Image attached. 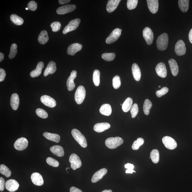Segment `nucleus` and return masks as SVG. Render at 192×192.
<instances>
[{
  "label": "nucleus",
  "instance_id": "f257e3e1",
  "mask_svg": "<svg viewBox=\"0 0 192 192\" xmlns=\"http://www.w3.org/2000/svg\"><path fill=\"white\" fill-rule=\"evenodd\" d=\"M168 44V36L167 33H163L158 37L156 46L158 49L163 51L167 49Z\"/></svg>",
  "mask_w": 192,
  "mask_h": 192
},
{
  "label": "nucleus",
  "instance_id": "f03ea898",
  "mask_svg": "<svg viewBox=\"0 0 192 192\" xmlns=\"http://www.w3.org/2000/svg\"><path fill=\"white\" fill-rule=\"evenodd\" d=\"M72 134L75 140L79 143L83 148H86L87 146V140L85 136L79 130L76 129L72 130Z\"/></svg>",
  "mask_w": 192,
  "mask_h": 192
},
{
  "label": "nucleus",
  "instance_id": "7ed1b4c3",
  "mask_svg": "<svg viewBox=\"0 0 192 192\" xmlns=\"http://www.w3.org/2000/svg\"><path fill=\"white\" fill-rule=\"evenodd\" d=\"M124 142L123 139L120 137H110L106 140L105 144L108 148L111 149L116 148Z\"/></svg>",
  "mask_w": 192,
  "mask_h": 192
},
{
  "label": "nucleus",
  "instance_id": "20e7f679",
  "mask_svg": "<svg viewBox=\"0 0 192 192\" xmlns=\"http://www.w3.org/2000/svg\"><path fill=\"white\" fill-rule=\"evenodd\" d=\"M86 96V91L85 87L83 86H79L77 89L75 94V100L78 104L82 103Z\"/></svg>",
  "mask_w": 192,
  "mask_h": 192
},
{
  "label": "nucleus",
  "instance_id": "39448f33",
  "mask_svg": "<svg viewBox=\"0 0 192 192\" xmlns=\"http://www.w3.org/2000/svg\"><path fill=\"white\" fill-rule=\"evenodd\" d=\"M81 20L77 18L70 21L67 25L65 27L63 31V33L64 34L75 30L79 26Z\"/></svg>",
  "mask_w": 192,
  "mask_h": 192
},
{
  "label": "nucleus",
  "instance_id": "423d86ee",
  "mask_svg": "<svg viewBox=\"0 0 192 192\" xmlns=\"http://www.w3.org/2000/svg\"><path fill=\"white\" fill-rule=\"evenodd\" d=\"M69 161L70 166L72 169L76 170L82 166V163L81 159L77 155L73 153L70 156Z\"/></svg>",
  "mask_w": 192,
  "mask_h": 192
},
{
  "label": "nucleus",
  "instance_id": "0eeeda50",
  "mask_svg": "<svg viewBox=\"0 0 192 192\" xmlns=\"http://www.w3.org/2000/svg\"><path fill=\"white\" fill-rule=\"evenodd\" d=\"M122 31V30L118 28L114 29L106 39V43L107 44H110L115 42L118 40L121 36Z\"/></svg>",
  "mask_w": 192,
  "mask_h": 192
},
{
  "label": "nucleus",
  "instance_id": "6e6552de",
  "mask_svg": "<svg viewBox=\"0 0 192 192\" xmlns=\"http://www.w3.org/2000/svg\"><path fill=\"white\" fill-rule=\"evenodd\" d=\"M162 142L166 148L170 150H174L177 146L176 141L172 137L168 136L164 137L162 139Z\"/></svg>",
  "mask_w": 192,
  "mask_h": 192
},
{
  "label": "nucleus",
  "instance_id": "1a4fd4ad",
  "mask_svg": "<svg viewBox=\"0 0 192 192\" xmlns=\"http://www.w3.org/2000/svg\"><path fill=\"white\" fill-rule=\"evenodd\" d=\"M28 145V141L24 137H21L17 139L14 146L15 148L18 150L21 151L27 148Z\"/></svg>",
  "mask_w": 192,
  "mask_h": 192
},
{
  "label": "nucleus",
  "instance_id": "9d476101",
  "mask_svg": "<svg viewBox=\"0 0 192 192\" xmlns=\"http://www.w3.org/2000/svg\"><path fill=\"white\" fill-rule=\"evenodd\" d=\"M143 38L148 45H150L153 42L154 35L152 30L149 27H146L143 31Z\"/></svg>",
  "mask_w": 192,
  "mask_h": 192
},
{
  "label": "nucleus",
  "instance_id": "9b49d317",
  "mask_svg": "<svg viewBox=\"0 0 192 192\" xmlns=\"http://www.w3.org/2000/svg\"><path fill=\"white\" fill-rule=\"evenodd\" d=\"M175 51L177 55L180 56L185 55L186 53L185 44L183 41L179 40L176 42L175 47Z\"/></svg>",
  "mask_w": 192,
  "mask_h": 192
},
{
  "label": "nucleus",
  "instance_id": "f8f14e48",
  "mask_svg": "<svg viewBox=\"0 0 192 192\" xmlns=\"http://www.w3.org/2000/svg\"><path fill=\"white\" fill-rule=\"evenodd\" d=\"M41 102L47 107L53 108L56 105V102L53 98L47 95H44L41 97Z\"/></svg>",
  "mask_w": 192,
  "mask_h": 192
},
{
  "label": "nucleus",
  "instance_id": "ddd939ff",
  "mask_svg": "<svg viewBox=\"0 0 192 192\" xmlns=\"http://www.w3.org/2000/svg\"><path fill=\"white\" fill-rule=\"evenodd\" d=\"M76 8V5L73 4L65 5L58 8L56 12L59 15L65 14L73 12L75 10Z\"/></svg>",
  "mask_w": 192,
  "mask_h": 192
},
{
  "label": "nucleus",
  "instance_id": "4468645a",
  "mask_svg": "<svg viewBox=\"0 0 192 192\" xmlns=\"http://www.w3.org/2000/svg\"><path fill=\"white\" fill-rule=\"evenodd\" d=\"M77 72L76 70H73L67 81V86L68 91L73 90L76 85L74 80L77 77Z\"/></svg>",
  "mask_w": 192,
  "mask_h": 192
},
{
  "label": "nucleus",
  "instance_id": "2eb2a0df",
  "mask_svg": "<svg viewBox=\"0 0 192 192\" xmlns=\"http://www.w3.org/2000/svg\"><path fill=\"white\" fill-rule=\"evenodd\" d=\"M156 71L158 75L162 78H165L167 76V70L165 63L160 62L156 65Z\"/></svg>",
  "mask_w": 192,
  "mask_h": 192
},
{
  "label": "nucleus",
  "instance_id": "dca6fc26",
  "mask_svg": "<svg viewBox=\"0 0 192 192\" xmlns=\"http://www.w3.org/2000/svg\"><path fill=\"white\" fill-rule=\"evenodd\" d=\"M19 186V184L15 180H9L5 182V188L8 191L11 192L16 191Z\"/></svg>",
  "mask_w": 192,
  "mask_h": 192
},
{
  "label": "nucleus",
  "instance_id": "f3484780",
  "mask_svg": "<svg viewBox=\"0 0 192 192\" xmlns=\"http://www.w3.org/2000/svg\"><path fill=\"white\" fill-rule=\"evenodd\" d=\"M107 169L103 168L99 170L94 173L92 177V182L93 183H95L101 179L103 177L107 174Z\"/></svg>",
  "mask_w": 192,
  "mask_h": 192
},
{
  "label": "nucleus",
  "instance_id": "a211bd4d",
  "mask_svg": "<svg viewBox=\"0 0 192 192\" xmlns=\"http://www.w3.org/2000/svg\"><path fill=\"white\" fill-rule=\"evenodd\" d=\"M31 180L33 183L37 186H42L44 183L43 177L40 173H34L32 174Z\"/></svg>",
  "mask_w": 192,
  "mask_h": 192
},
{
  "label": "nucleus",
  "instance_id": "6ab92c4d",
  "mask_svg": "<svg viewBox=\"0 0 192 192\" xmlns=\"http://www.w3.org/2000/svg\"><path fill=\"white\" fill-rule=\"evenodd\" d=\"M82 46L78 43H74L71 44L68 47L67 53L69 55L74 56L76 53L82 50Z\"/></svg>",
  "mask_w": 192,
  "mask_h": 192
},
{
  "label": "nucleus",
  "instance_id": "aec40b11",
  "mask_svg": "<svg viewBox=\"0 0 192 192\" xmlns=\"http://www.w3.org/2000/svg\"><path fill=\"white\" fill-rule=\"evenodd\" d=\"M147 5L149 10L153 14H155L158 12L159 8V3L158 0H147Z\"/></svg>",
  "mask_w": 192,
  "mask_h": 192
},
{
  "label": "nucleus",
  "instance_id": "412c9836",
  "mask_svg": "<svg viewBox=\"0 0 192 192\" xmlns=\"http://www.w3.org/2000/svg\"><path fill=\"white\" fill-rule=\"evenodd\" d=\"M110 127V125L107 122L99 123L95 125L93 129L95 131L100 133L109 129Z\"/></svg>",
  "mask_w": 192,
  "mask_h": 192
},
{
  "label": "nucleus",
  "instance_id": "4be33fe9",
  "mask_svg": "<svg viewBox=\"0 0 192 192\" xmlns=\"http://www.w3.org/2000/svg\"><path fill=\"white\" fill-rule=\"evenodd\" d=\"M56 70V63L53 61H50L44 70V76L46 77L50 74H53L55 73Z\"/></svg>",
  "mask_w": 192,
  "mask_h": 192
},
{
  "label": "nucleus",
  "instance_id": "5701e85b",
  "mask_svg": "<svg viewBox=\"0 0 192 192\" xmlns=\"http://www.w3.org/2000/svg\"><path fill=\"white\" fill-rule=\"evenodd\" d=\"M120 1V0H109L107 6V12L109 13L113 12L118 7Z\"/></svg>",
  "mask_w": 192,
  "mask_h": 192
},
{
  "label": "nucleus",
  "instance_id": "b1692460",
  "mask_svg": "<svg viewBox=\"0 0 192 192\" xmlns=\"http://www.w3.org/2000/svg\"><path fill=\"white\" fill-rule=\"evenodd\" d=\"M132 70L134 79L136 81H139L141 78V73L140 69L136 63H133L132 64Z\"/></svg>",
  "mask_w": 192,
  "mask_h": 192
},
{
  "label": "nucleus",
  "instance_id": "393cba45",
  "mask_svg": "<svg viewBox=\"0 0 192 192\" xmlns=\"http://www.w3.org/2000/svg\"><path fill=\"white\" fill-rule=\"evenodd\" d=\"M50 150L52 153L59 157H62L64 154V149L62 147L59 145L51 147Z\"/></svg>",
  "mask_w": 192,
  "mask_h": 192
},
{
  "label": "nucleus",
  "instance_id": "a878e982",
  "mask_svg": "<svg viewBox=\"0 0 192 192\" xmlns=\"http://www.w3.org/2000/svg\"><path fill=\"white\" fill-rule=\"evenodd\" d=\"M19 104V98L18 95L14 93L12 95L10 99V105L13 110H17Z\"/></svg>",
  "mask_w": 192,
  "mask_h": 192
},
{
  "label": "nucleus",
  "instance_id": "bb28decb",
  "mask_svg": "<svg viewBox=\"0 0 192 192\" xmlns=\"http://www.w3.org/2000/svg\"><path fill=\"white\" fill-rule=\"evenodd\" d=\"M168 63L173 75L176 76L178 73L179 69L176 61L174 59H171L169 60Z\"/></svg>",
  "mask_w": 192,
  "mask_h": 192
},
{
  "label": "nucleus",
  "instance_id": "cd10ccee",
  "mask_svg": "<svg viewBox=\"0 0 192 192\" xmlns=\"http://www.w3.org/2000/svg\"><path fill=\"white\" fill-rule=\"evenodd\" d=\"M44 67V63L42 62H39L37 65L36 68L31 72L30 75L31 77L33 78L38 77L42 73V70Z\"/></svg>",
  "mask_w": 192,
  "mask_h": 192
},
{
  "label": "nucleus",
  "instance_id": "c85d7f7f",
  "mask_svg": "<svg viewBox=\"0 0 192 192\" xmlns=\"http://www.w3.org/2000/svg\"><path fill=\"white\" fill-rule=\"evenodd\" d=\"M43 136L46 139L54 142L59 143L60 141L61 138L58 134L45 132L43 133Z\"/></svg>",
  "mask_w": 192,
  "mask_h": 192
},
{
  "label": "nucleus",
  "instance_id": "c756f323",
  "mask_svg": "<svg viewBox=\"0 0 192 192\" xmlns=\"http://www.w3.org/2000/svg\"><path fill=\"white\" fill-rule=\"evenodd\" d=\"M100 112L102 114L109 116L111 114V107L109 104H104L100 107Z\"/></svg>",
  "mask_w": 192,
  "mask_h": 192
},
{
  "label": "nucleus",
  "instance_id": "7c9ffc66",
  "mask_svg": "<svg viewBox=\"0 0 192 192\" xmlns=\"http://www.w3.org/2000/svg\"><path fill=\"white\" fill-rule=\"evenodd\" d=\"M49 40V37L48 35L47 31L46 30H42L39 34L38 40L41 44H45Z\"/></svg>",
  "mask_w": 192,
  "mask_h": 192
},
{
  "label": "nucleus",
  "instance_id": "2f4dec72",
  "mask_svg": "<svg viewBox=\"0 0 192 192\" xmlns=\"http://www.w3.org/2000/svg\"><path fill=\"white\" fill-rule=\"evenodd\" d=\"M133 100L131 98H128L125 101L122 105V109L124 112L129 111L132 107Z\"/></svg>",
  "mask_w": 192,
  "mask_h": 192
},
{
  "label": "nucleus",
  "instance_id": "473e14b6",
  "mask_svg": "<svg viewBox=\"0 0 192 192\" xmlns=\"http://www.w3.org/2000/svg\"><path fill=\"white\" fill-rule=\"evenodd\" d=\"M189 0H179L178 1L179 6L183 12H187L189 8Z\"/></svg>",
  "mask_w": 192,
  "mask_h": 192
},
{
  "label": "nucleus",
  "instance_id": "72a5a7b5",
  "mask_svg": "<svg viewBox=\"0 0 192 192\" xmlns=\"http://www.w3.org/2000/svg\"><path fill=\"white\" fill-rule=\"evenodd\" d=\"M150 157L153 163L156 164L159 161V153L157 150H153L150 152Z\"/></svg>",
  "mask_w": 192,
  "mask_h": 192
},
{
  "label": "nucleus",
  "instance_id": "f704fd0d",
  "mask_svg": "<svg viewBox=\"0 0 192 192\" xmlns=\"http://www.w3.org/2000/svg\"><path fill=\"white\" fill-rule=\"evenodd\" d=\"M10 20L13 23L16 25H21L24 23V20L16 14H12L10 17Z\"/></svg>",
  "mask_w": 192,
  "mask_h": 192
},
{
  "label": "nucleus",
  "instance_id": "c9c22d12",
  "mask_svg": "<svg viewBox=\"0 0 192 192\" xmlns=\"http://www.w3.org/2000/svg\"><path fill=\"white\" fill-rule=\"evenodd\" d=\"M152 104L150 100L147 99L145 101L143 104V109L144 113L146 115L149 114L150 113V110L151 108Z\"/></svg>",
  "mask_w": 192,
  "mask_h": 192
},
{
  "label": "nucleus",
  "instance_id": "e433bc0d",
  "mask_svg": "<svg viewBox=\"0 0 192 192\" xmlns=\"http://www.w3.org/2000/svg\"><path fill=\"white\" fill-rule=\"evenodd\" d=\"M0 173L7 178L10 177L12 174V172L10 170L4 165H0Z\"/></svg>",
  "mask_w": 192,
  "mask_h": 192
},
{
  "label": "nucleus",
  "instance_id": "4c0bfd02",
  "mask_svg": "<svg viewBox=\"0 0 192 192\" xmlns=\"http://www.w3.org/2000/svg\"><path fill=\"white\" fill-rule=\"evenodd\" d=\"M100 72L98 70H95L93 73V81L94 84L96 87L99 86L100 83Z\"/></svg>",
  "mask_w": 192,
  "mask_h": 192
},
{
  "label": "nucleus",
  "instance_id": "58836bf2",
  "mask_svg": "<svg viewBox=\"0 0 192 192\" xmlns=\"http://www.w3.org/2000/svg\"><path fill=\"white\" fill-rule=\"evenodd\" d=\"M144 143V140L142 138H139L136 141H134L132 145V148L134 150H139V147L143 144Z\"/></svg>",
  "mask_w": 192,
  "mask_h": 192
},
{
  "label": "nucleus",
  "instance_id": "ea45409f",
  "mask_svg": "<svg viewBox=\"0 0 192 192\" xmlns=\"http://www.w3.org/2000/svg\"><path fill=\"white\" fill-rule=\"evenodd\" d=\"M17 53V45L16 44H12L10 47V53L9 55V59L14 58Z\"/></svg>",
  "mask_w": 192,
  "mask_h": 192
},
{
  "label": "nucleus",
  "instance_id": "a19ab883",
  "mask_svg": "<svg viewBox=\"0 0 192 192\" xmlns=\"http://www.w3.org/2000/svg\"><path fill=\"white\" fill-rule=\"evenodd\" d=\"M102 59L107 61H111L113 60L116 57L114 53H104L102 55Z\"/></svg>",
  "mask_w": 192,
  "mask_h": 192
},
{
  "label": "nucleus",
  "instance_id": "79ce46f5",
  "mask_svg": "<svg viewBox=\"0 0 192 192\" xmlns=\"http://www.w3.org/2000/svg\"><path fill=\"white\" fill-rule=\"evenodd\" d=\"M113 87L115 89H118L121 85V82L120 77L118 76H116L113 79Z\"/></svg>",
  "mask_w": 192,
  "mask_h": 192
},
{
  "label": "nucleus",
  "instance_id": "37998d69",
  "mask_svg": "<svg viewBox=\"0 0 192 192\" xmlns=\"http://www.w3.org/2000/svg\"><path fill=\"white\" fill-rule=\"evenodd\" d=\"M138 3L137 0H128L127 5L129 10H131L135 9L137 6Z\"/></svg>",
  "mask_w": 192,
  "mask_h": 192
},
{
  "label": "nucleus",
  "instance_id": "c03bdc74",
  "mask_svg": "<svg viewBox=\"0 0 192 192\" xmlns=\"http://www.w3.org/2000/svg\"><path fill=\"white\" fill-rule=\"evenodd\" d=\"M139 109L138 105L137 104H134L132 105V107L130 109L131 116L132 118H135L139 113Z\"/></svg>",
  "mask_w": 192,
  "mask_h": 192
},
{
  "label": "nucleus",
  "instance_id": "a18cd8bd",
  "mask_svg": "<svg viewBox=\"0 0 192 192\" xmlns=\"http://www.w3.org/2000/svg\"><path fill=\"white\" fill-rule=\"evenodd\" d=\"M36 114L38 116L42 119H46L48 116L47 113L44 110L40 108L37 109L36 111Z\"/></svg>",
  "mask_w": 192,
  "mask_h": 192
},
{
  "label": "nucleus",
  "instance_id": "49530a36",
  "mask_svg": "<svg viewBox=\"0 0 192 192\" xmlns=\"http://www.w3.org/2000/svg\"><path fill=\"white\" fill-rule=\"evenodd\" d=\"M46 162L48 165L53 167H57L59 165V162L51 157H48L47 158Z\"/></svg>",
  "mask_w": 192,
  "mask_h": 192
},
{
  "label": "nucleus",
  "instance_id": "de8ad7c7",
  "mask_svg": "<svg viewBox=\"0 0 192 192\" xmlns=\"http://www.w3.org/2000/svg\"><path fill=\"white\" fill-rule=\"evenodd\" d=\"M51 27L52 31L54 32H56L60 30L61 27V24L60 22L55 21L51 24Z\"/></svg>",
  "mask_w": 192,
  "mask_h": 192
},
{
  "label": "nucleus",
  "instance_id": "09e8293b",
  "mask_svg": "<svg viewBox=\"0 0 192 192\" xmlns=\"http://www.w3.org/2000/svg\"><path fill=\"white\" fill-rule=\"evenodd\" d=\"M169 89L167 87H164L161 90H158L156 92V96L160 98L168 92Z\"/></svg>",
  "mask_w": 192,
  "mask_h": 192
},
{
  "label": "nucleus",
  "instance_id": "8fccbe9b",
  "mask_svg": "<svg viewBox=\"0 0 192 192\" xmlns=\"http://www.w3.org/2000/svg\"><path fill=\"white\" fill-rule=\"evenodd\" d=\"M125 167L127 169L126 171V173H131L132 174L133 172L136 173V171L133 170L135 166L132 164L128 163L125 165Z\"/></svg>",
  "mask_w": 192,
  "mask_h": 192
},
{
  "label": "nucleus",
  "instance_id": "3c124183",
  "mask_svg": "<svg viewBox=\"0 0 192 192\" xmlns=\"http://www.w3.org/2000/svg\"><path fill=\"white\" fill-rule=\"evenodd\" d=\"M27 8L30 10L34 11L36 10L37 8V4L34 1H31L28 3Z\"/></svg>",
  "mask_w": 192,
  "mask_h": 192
},
{
  "label": "nucleus",
  "instance_id": "603ef678",
  "mask_svg": "<svg viewBox=\"0 0 192 192\" xmlns=\"http://www.w3.org/2000/svg\"><path fill=\"white\" fill-rule=\"evenodd\" d=\"M6 75V72L5 70L2 68L0 69V82H1L4 81Z\"/></svg>",
  "mask_w": 192,
  "mask_h": 192
},
{
  "label": "nucleus",
  "instance_id": "864d4df0",
  "mask_svg": "<svg viewBox=\"0 0 192 192\" xmlns=\"http://www.w3.org/2000/svg\"><path fill=\"white\" fill-rule=\"evenodd\" d=\"M5 183V180L2 177L0 178V191H3L4 190Z\"/></svg>",
  "mask_w": 192,
  "mask_h": 192
},
{
  "label": "nucleus",
  "instance_id": "5fc2aeb1",
  "mask_svg": "<svg viewBox=\"0 0 192 192\" xmlns=\"http://www.w3.org/2000/svg\"><path fill=\"white\" fill-rule=\"evenodd\" d=\"M70 192H83L79 189L75 187H72L70 189Z\"/></svg>",
  "mask_w": 192,
  "mask_h": 192
},
{
  "label": "nucleus",
  "instance_id": "6e6d98bb",
  "mask_svg": "<svg viewBox=\"0 0 192 192\" xmlns=\"http://www.w3.org/2000/svg\"><path fill=\"white\" fill-rule=\"evenodd\" d=\"M70 0H59V4L63 5L70 2Z\"/></svg>",
  "mask_w": 192,
  "mask_h": 192
},
{
  "label": "nucleus",
  "instance_id": "4d7b16f0",
  "mask_svg": "<svg viewBox=\"0 0 192 192\" xmlns=\"http://www.w3.org/2000/svg\"><path fill=\"white\" fill-rule=\"evenodd\" d=\"M189 39L190 42L192 44V29L190 30L189 34Z\"/></svg>",
  "mask_w": 192,
  "mask_h": 192
},
{
  "label": "nucleus",
  "instance_id": "13d9d810",
  "mask_svg": "<svg viewBox=\"0 0 192 192\" xmlns=\"http://www.w3.org/2000/svg\"><path fill=\"white\" fill-rule=\"evenodd\" d=\"M4 54L2 53H0V62H1V61H2L4 59Z\"/></svg>",
  "mask_w": 192,
  "mask_h": 192
},
{
  "label": "nucleus",
  "instance_id": "bf43d9fd",
  "mask_svg": "<svg viewBox=\"0 0 192 192\" xmlns=\"http://www.w3.org/2000/svg\"><path fill=\"white\" fill-rule=\"evenodd\" d=\"M102 192H113V191L111 190H105Z\"/></svg>",
  "mask_w": 192,
  "mask_h": 192
},
{
  "label": "nucleus",
  "instance_id": "052dcab7",
  "mask_svg": "<svg viewBox=\"0 0 192 192\" xmlns=\"http://www.w3.org/2000/svg\"><path fill=\"white\" fill-rule=\"evenodd\" d=\"M70 169V168H66V171H67V170L68 169Z\"/></svg>",
  "mask_w": 192,
  "mask_h": 192
},
{
  "label": "nucleus",
  "instance_id": "680f3d73",
  "mask_svg": "<svg viewBox=\"0 0 192 192\" xmlns=\"http://www.w3.org/2000/svg\"><path fill=\"white\" fill-rule=\"evenodd\" d=\"M26 10H28L29 9L28 8H26Z\"/></svg>",
  "mask_w": 192,
  "mask_h": 192
},
{
  "label": "nucleus",
  "instance_id": "e2e57ef3",
  "mask_svg": "<svg viewBox=\"0 0 192 192\" xmlns=\"http://www.w3.org/2000/svg\"><path fill=\"white\" fill-rule=\"evenodd\" d=\"M159 87H161V86H159Z\"/></svg>",
  "mask_w": 192,
  "mask_h": 192
},
{
  "label": "nucleus",
  "instance_id": "0e129e2a",
  "mask_svg": "<svg viewBox=\"0 0 192 192\" xmlns=\"http://www.w3.org/2000/svg\"><path fill=\"white\" fill-rule=\"evenodd\" d=\"M121 105H122V104H121Z\"/></svg>",
  "mask_w": 192,
  "mask_h": 192
}]
</instances>
